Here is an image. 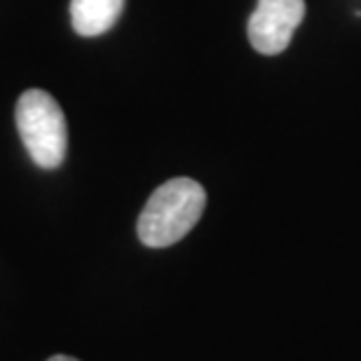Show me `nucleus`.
Wrapping results in <instances>:
<instances>
[{"instance_id": "f257e3e1", "label": "nucleus", "mask_w": 361, "mask_h": 361, "mask_svg": "<svg viewBox=\"0 0 361 361\" xmlns=\"http://www.w3.org/2000/svg\"><path fill=\"white\" fill-rule=\"evenodd\" d=\"M207 207V192L192 178H171L150 195L136 223L139 240L150 249L180 242L197 226Z\"/></svg>"}, {"instance_id": "f03ea898", "label": "nucleus", "mask_w": 361, "mask_h": 361, "mask_svg": "<svg viewBox=\"0 0 361 361\" xmlns=\"http://www.w3.org/2000/svg\"><path fill=\"white\" fill-rule=\"evenodd\" d=\"M17 129L31 160L42 169L61 167L68 150L66 115L45 90H26L17 101Z\"/></svg>"}, {"instance_id": "7ed1b4c3", "label": "nucleus", "mask_w": 361, "mask_h": 361, "mask_svg": "<svg viewBox=\"0 0 361 361\" xmlns=\"http://www.w3.org/2000/svg\"><path fill=\"white\" fill-rule=\"evenodd\" d=\"M305 17V0H258L249 19V40L256 52L281 54Z\"/></svg>"}, {"instance_id": "20e7f679", "label": "nucleus", "mask_w": 361, "mask_h": 361, "mask_svg": "<svg viewBox=\"0 0 361 361\" xmlns=\"http://www.w3.org/2000/svg\"><path fill=\"white\" fill-rule=\"evenodd\" d=\"M125 0H71V24L82 38L104 35L118 24Z\"/></svg>"}, {"instance_id": "39448f33", "label": "nucleus", "mask_w": 361, "mask_h": 361, "mask_svg": "<svg viewBox=\"0 0 361 361\" xmlns=\"http://www.w3.org/2000/svg\"><path fill=\"white\" fill-rule=\"evenodd\" d=\"M47 361H78L73 357H66V355H54V357H49Z\"/></svg>"}]
</instances>
